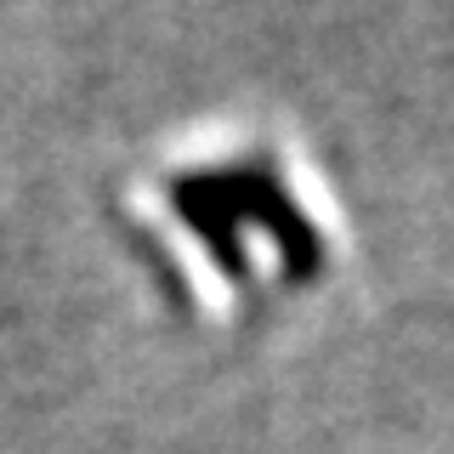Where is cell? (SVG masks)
I'll return each mask as SVG.
<instances>
[{"instance_id": "1", "label": "cell", "mask_w": 454, "mask_h": 454, "mask_svg": "<svg viewBox=\"0 0 454 454\" xmlns=\"http://www.w3.org/2000/svg\"><path fill=\"white\" fill-rule=\"evenodd\" d=\"M278 170H267L250 153L233 160H193L170 165L160 176H148V193L137 205V222L148 239H165L170 250L188 245V267L205 262L210 273L199 284L227 290V301L239 295H267L278 290L267 273V250L295 273L301 267V239L295 233H267V205H284Z\"/></svg>"}]
</instances>
